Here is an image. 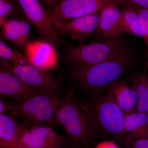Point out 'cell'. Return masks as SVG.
Instances as JSON below:
<instances>
[{
	"label": "cell",
	"mask_w": 148,
	"mask_h": 148,
	"mask_svg": "<svg viewBox=\"0 0 148 148\" xmlns=\"http://www.w3.org/2000/svg\"><path fill=\"white\" fill-rule=\"evenodd\" d=\"M139 53L134 41L128 47L106 60L84 68L68 71L74 86L88 93L103 90L133 69Z\"/></svg>",
	"instance_id": "cell-1"
},
{
	"label": "cell",
	"mask_w": 148,
	"mask_h": 148,
	"mask_svg": "<svg viewBox=\"0 0 148 148\" xmlns=\"http://www.w3.org/2000/svg\"><path fill=\"white\" fill-rule=\"evenodd\" d=\"M87 93L79 103L90 120L93 136L98 133L118 140L126 138L124 130V112L107 90Z\"/></svg>",
	"instance_id": "cell-2"
},
{
	"label": "cell",
	"mask_w": 148,
	"mask_h": 148,
	"mask_svg": "<svg viewBox=\"0 0 148 148\" xmlns=\"http://www.w3.org/2000/svg\"><path fill=\"white\" fill-rule=\"evenodd\" d=\"M63 126L67 139L83 148H88L93 138L90 120L74 89L61 97L56 111L53 125Z\"/></svg>",
	"instance_id": "cell-3"
},
{
	"label": "cell",
	"mask_w": 148,
	"mask_h": 148,
	"mask_svg": "<svg viewBox=\"0 0 148 148\" xmlns=\"http://www.w3.org/2000/svg\"><path fill=\"white\" fill-rule=\"evenodd\" d=\"M130 45L121 36L112 39L91 41L87 44H68L65 49L64 63L68 71L80 69L106 60Z\"/></svg>",
	"instance_id": "cell-4"
},
{
	"label": "cell",
	"mask_w": 148,
	"mask_h": 148,
	"mask_svg": "<svg viewBox=\"0 0 148 148\" xmlns=\"http://www.w3.org/2000/svg\"><path fill=\"white\" fill-rule=\"evenodd\" d=\"M61 97L58 94L39 92L26 100L10 101V112L22 119L28 127L43 124L53 125Z\"/></svg>",
	"instance_id": "cell-5"
},
{
	"label": "cell",
	"mask_w": 148,
	"mask_h": 148,
	"mask_svg": "<svg viewBox=\"0 0 148 148\" xmlns=\"http://www.w3.org/2000/svg\"><path fill=\"white\" fill-rule=\"evenodd\" d=\"M0 62L1 69L12 73L40 92L61 95L63 85L60 79L31 65H14L2 59Z\"/></svg>",
	"instance_id": "cell-6"
},
{
	"label": "cell",
	"mask_w": 148,
	"mask_h": 148,
	"mask_svg": "<svg viewBox=\"0 0 148 148\" xmlns=\"http://www.w3.org/2000/svg\"><path fill=\"white\" fill-rule=\"evenodd\" d=\"M24 15L36 30L40 40L56 48L63 42L62 37L53 26L47 10L40 0H16Z\"/></svg>",
	"instance_id": "cell-7"
},
{
	"label": "cell",
	"mask_w": 148,
	"mask_h": 148,
	"mask_svg": "<svg viewBox=\"0 0 148 148\" xmlns=\"http://www.w3.org/2000/svg\"><path fill=\"white\" fill-rule=\"evenodd\" d=\"M108 0H63L48 10L52 22H63L80 16L99 13Z\"/></svg>",
	"instance_id": "cell-8"
},
{
	"label": "cell",
	"mask_w": 148,
	"mask_h": 148,
	"mask_svg": "<svg viewBox=\"0 0 148 148\" xmlns=\"http://www.w3.org/2000/svg\"><path fill=\"white\" fill-rule=\"evenodd\" d=\"M99 14L80 16L66 22H53V24L61 36L68 37L78 45L84 44L91 39L97 32Z\"/></svg>",
	"instance_id": "cell-9"
},
{
	"label": "cell",
	"mask_w": 148,
	"mask_h": 148,
	"mask_svg": "<svg viewBox=\"0 0 148 148\" xmlns=\"http://www.w3.org/2000/svg\"><path fill=\"white\" fill-rule=\"evenodd\" d=\"M121 10L108 3L99 14L97 32L91 41L112 39L121 36L125 32L122 27Z\"/></svg>",
	"instance_id": "cell-10"
},
{
	"label": "cell",
	"mask_w": 148,
	"mask_h": 148,
	"mask_svg": "<svg viewBox=\"0 0 148 148\" xmlns=\"http://www.w3.org/2000/svg\"><path fill=\"white\" fill-rule=\"evenodd\" d=\"M40 91L21 80L9 71L0 69V94L12 101L26 100Z\"/></svg>",
	"instance_id": "cell-11"
},
{
	"label": "cell",
	"mask_w": 148,
	"mask_h": 148,
	"mask_svg": "<svg viewBox=\"0 0 148 148\" xmlns=\"http://www.w3.org/2000/svg\"><path fill=\"white\" fill-rule=\"evenodd\" d=\"M56 48L50 43L40 40L31 42L25 49L32 66L47 72L58 64Z\"/></svg>",
	"instance_id": "cell-12"
},
{
	"label": "cell",
	"mask_w": 148,
	"mask_h": 148,
	"mask_svg": "<svg viewBox=\"0 0 148 148\" xmlns=\"http://www.w3.org/2000/svg\"><path fill=\"white\" fill-rule=\"evenodd\" d=\"M31 25L25 15L11 16L2 27L1 40L25 49L31 42Z\"/></svg>",
	"instance_id": "cell-13"
},
{
	"label": "cell",
	"mask_w": 148,
	"mask_h": 148,
	"mask_svg": "<svg viewBox=\"0 0 148 148\" xmlns=\"http://www.w3.org/2000/svg\"><path fill=\"white\" fill-rule=\"evenodd\" d=\"M107 88L124 113L136 110L138 102L137 92L128 79L121 77L112 82Z\"/></svg>",
	"instance_id": "cell-14"
},
{
	"label": "cell",
	"mask_w": 148,
	"mask_h": 148,
	"mask_svg": "<svg viewBox=\"0 0 148 148\" xmlns=\"http://www.w3.org/2000/svg\"><path fill=\"white\" fill-rule=\"evenodd\" d=\"M27 127L12 113L0 114V147L15 145L18 137Z\"/></svg>",
	"instance_id": "cell-15"
},
{
	"label": "cell",
	"mask_w": 148,
	"mask_h": 148,
	"mask_svg": "<svg viewBox=\"0 0 148 148\" xmlns=\"http://www.w3.org/2000/svg\"><path fill=\"white\" fill-rule=\"evenodd\" d=\"M124 130L127 140L148 139V113H125Z\"/></svg>",
	"instance_id": "cell-16"
},
{
	"label": "cell",
	"mask_w": 148,
	"mask_h": 148,
	"mask_svg": "<svg viewBox=\"0 0 148 148\" xmlns=\"http://www.w3.org/2000/svg\"><path fill=\"white\" fill-rule=\"evenodd\" d=\"M127 79L137 92L138 102L135 111L148 113V74L147 70L130 75Z\"/></svg>",
	"instance_id": "cell-17"
},
{
	"label": "cell",
	"mask_w": 148,
	"mask_h": 148,
	"mask_svg": "<svg viewBox=\"0 0 148 148\" xmlns=\"http://www.w3.org/2000/svg\"><path fill=\"white\" fill-rule=\"evenodd\" d=\"M28 128L24 130L14 146L30 148H62L59 145L32 134Z\"/></svg>",
	"instance_id": "cell-18"
},
{
	"label": "cell",
	"mask_w": 148,
	"mask_h": 148,
	"mask_svg": "<svg viewBox=\"0 0 148 148\" xmlns=\"http://www.w3.org/2000/svg\"><path fill=\"white\" fill-rule=\"evenodd\" d=\"M121 10L122 27L125 33L143 38L138 12L136 8H125Z\"/></svg>",
	"instance_id": "cell-19"
},
{
	"label": "cell",
	"mask_w": 148,
	"mask_h": 148,
	"mask_svg": "<svg viewBox=\"0 0 148 148\" xmlns=\"http://www.w3.org/2000/svg\"><path fill=\"white\" fill-rule=\"evenodd\" d=\"M28 130L32 134L40 136L49 142L63 147L68 141L67 138L59 135L53 129L52 125H39L28 127Z\"/></svg>",
	"instance_id": "cell-20"
},
{
	"label": "cell",
	"mask_w": 148,
	"mask_h": 148,
	"mask_svg": "<svg viewBox=\"0 0 148 148\" xmlns=\"http://www.w3.org/2000/svg\"><path fill=\"white\" fill-rule=\"evenodd\" d=\"M0 58L10 62L14 65H31V62L26 55L12 49L5 42L0 40Z\"/></svg>",
	"instance_id": "cell-21"
},
{
	"label": "cell",
	"mask_w": 148,
	"mask_h": 148,
	"mask_svg": "<svg viewBox=\"0 0 148 148\" xmlns=\"http://www.w3.org/2000/svg\"><path fill=\"white\" fill-rule=\"evenodd\" d=\"M24 15L16 0H0V25L3 24L11 16Z\"/></svg>",
	"instance_id": "cell-22"
},
{
	"label": "cell",
	"mask_w": 148,
	"mask_h": 148,
	"mask_svg": "<svg viewBox=\"0 0 148 148\" xmlns=\"http://www.w3.org/2000/svg\"><path fill=\"white\" fill-rule=\"evenodd\" d=\"M108 3L120 10L125 8L148 9V0H108Z\"/></svg>",
	"instance_id": "cell-23"
},
{
	"label": "cell",
	"mask_w": 148,
	"mask_h": 148,
	"mask_svg": "<svg viewBox=\"0 0 148 148\" xmlns=\"http://www.w3.org/2000/svg\"><path fill=\"white\" fill-rule=\"evenodd\" d=\"M139 16L140 27L146 46L147 64L148 65V9L136 8Z\"/></svg>",
	"instance_id": "cell-24"
},
{
	"label": "cell",
	"mask_w": 148,
	"mask_h": 148,
	"mask_svg": "<svg viewBox=\"0 0 148 148\" xmlns=\"http://www.w3.org/2000/svg\"><path fill=\"white\" fill-rule=\"evenodd\" d=\"M129 148H148V139L134 140Z\"/></svg>",
	"instance_id": "cell-25"
},
{
	"label": "cell",
	"mask_w": 148,
	"mask_h": 148,
	"mask_svg": "<svg viewBox=\"0 0 148 148\" xmlns=\"http://www.w3.org/2000/svg\"><path fill=\"white\" fill-rule=\"evenodd\" d=\"M10 112V101L5 100L1 97L0 99V114Z\"/></svg>",
	"instance_id": "cell-26"
},
{
	"label": "cell",
	"mask_w": 148,
	"mask_h": 148,
	"mask_svg": "<svg viewBox=\"0 0 148 148\" xmlns=\"http://www.w3.org/2000/svg\"><path fill=\"white\" fill-rule=\"evenodd\" d=\"M63 0H40L41 2L47 10L53 8Z\"/></svg>",
	"instance_id": "cell-27"
},
{
	"label": "cell",
	"mask_w": 148,
	"mask_h": 148,
	"mask_svg": "<svg viewBox=\"0 0 148 148\" xmlns=\"http://www.w3.org/2000/svg\"><path fill=\"white\" fill-rule=\"evenodd\" d=\"M94 148H120L114 142L111 141H104L98 143Z\"/></svg>",
	"instance_id": "cell-28"
},
{
	"label": "cell",
	"mask_w": 148,
	"mask_h": 148,
	"mask_svg": "<svg viewBox=\"0 0 148 148\" xmlns=\"http://www.w3.org/2000/svg\"><path fill=\"white\" fill-rule=\"evenodd\" d=\"M62 148H83L78 144L69 141V140L65 144Z\"/></svg>",
	"instance_id": "cell-29"
},
{
	"label": "cell",
	"mask_w": 148,
	"mask_h": 148,
	"mask_svg": "<svg viewBox=\"0 0 148 148\" xmlns=\"http://www.w3.org/2000/svg\"><path fill=\"white\" fill-rule=\"evenodd\" d=\"M2 147L3 148H30L27 147H15V146H9V147Z\"/></svg>",
	"instance_id": "cell-30"
},
{
	"label": "cell",
	"mask_w": 148,
	"mask_h": 148,
	"mask_svg": "<svg viewBox=\"0 0 148 148\" xmlns=\"http://www.w3.org/2000/svg\"><path fill=\"white\" fill-rule=\"evenodd\" d=\"M0 148H3L2 147H0Z\"/></svg>",
	"instance_id": "cell-31"
}]
</instances>
